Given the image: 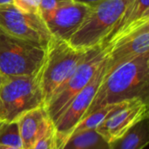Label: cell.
Returning a JSON list of instances; mask_svg holds the SVG:
<instances>
[{
    "instance_id": "obj_1",
    "label": "cell",
    "mask_w": 149,
    "mask_h": 149,
    "mask_svg": "<svg viewBox=\"0 0 149 149\" xmlns=\"http://www.w3.org/2000/svg\"><path fill=\"white\" fill-rule=\"evenodd\" d=\"M136 99L149 103V53L137 56L105 72L85 117L106 105Z\"/></svg>"
},
{
    "instance_id": "obj_2",
    "label": "cell",
    "mask_w": 149,
    "mask_h": 149,
    "mask_svg": "<svg viewBox=\"0 0 149 149\" xmlns=\"http://www.w3.org/2000/svg\"><path fill=\"white\" fill-rule=\"evenodd\" d=\"M86 52L74 48L67 41L52 38L42 64L35 74L43 93L45 104L72 73Z\"/></svg>"
},
{
    "instance_id": "obj_3",
    "label": "cell",
    "mask_w": 149,
    "mask_h": 149,
    "mask_svg": "<svg viewBox=\"0 0 149 149\" xmlns=\"http://www.w3.org/2000/svg\"><path fill=\"white\" fill-rule=\"evenodd\" d=\"M106 57L107 49L101 45L87 50L72 73L52 94L44 107L53 124L73 98L89 83Z\"/></svg>"
},
{
    "instance_id": "obj_4",
    "label": "cell",
    "mask_w": 149,
    "mask_h": 149,
    "mask_svg": "<svg viewBox=\"0 0 149 149\" xmlns=\"http://www.w3.org/2000/svg\"><path fill=\"white\" fill-rule=\"evenodd\" d=\"M45 105L34 76L3 77L0 83V122L17 120L23 113Z\"/></svg>"
},
{
    "instance_id": "obj_5",
    "label": "cell",
    "mask_w": 149,
    "mask_h": 149,
    "mask_svg": "<svg viewBox=\"0 0 149 149\" xmlns=\"http://www.w3.org/2000/svg\"><path fill=\"white\" fill-rule=\"evenodd\" d=\"M132 0H107L93 6L69 44L78 50L87 51L101 45Z\"/></svg>"
},
{
    "instance_id": "obj_6",
    "label": "cell",
    "mask_w": 149,
    "mask_h": 149,
    "mask_svg": "<svg viewBox=\"0 0 149 149\" xmlns=\"http://www.w3.org/2000/svg\"><path fill=\"white\" fill-rule=\"evenodd\" d=\"M46 48L13 37L0 29V75L34 76L38 71Z\"/></svg>"
},
{
    "instance_id": "obj_7",
    "label": "cell",
    "mask_w": 149,
    "mask_h": 149,
    "mask_svg": "<svg viewBox=\"0 0 149 149\" xmlns=\"http://www.w3.org/2000/svg\"><path fill=\"white\" fill-rule=\"evenodd\" d=\"M0 29L45 48L52 38L39 15L21 12L12 3L0 4Z\"/></svg>"
},
{
    "instance_id": "obj_8",
    "label": "cell",
    "mask_w": 149,
    "mask_h": 149,
    "mask_svg": "<svg viewBox=\"0 0 149 149\" xmlns=\"http://www.w3.org/2000/svg\"><path fill=\"white\" fill-rule=\"evenodd\" d=\"M106 62L107 57L89 83L73 98L62 115L54 123L55 129L63 142V145L65 144L74 127L85 117L88 108L90 107L105 75Z\"/></svg>"
},
{
    "instance_id": "obj_9",
    "label": "cell",
    "mask_w": 149,
    "mask_h": 149,
    "mask_svg": "<svg viewBox=\"0 0 149 149\" xmlns=\"http://www.w3.org/2000/svg\"><path fill=\"white\" fill-rule=\"evenodd\" d=\"M148 108L149 103L141 99L122 101L95 130L111 143L139 122L148 119Z\"/></svg>"
},
{
    "instance_id": "obj_10",
    "label": "cell",
    "mask_w": 149,
    "mask_h": 149,
    "mask_svg": "<svg viewBox=\"0 0 149 149\" xmlns=\"http://www.w3.org/2000/svg\"><path fill=\"white\" fill-rule=\"evenodd\" d=\"M106 49V72L137 56L149 53V22L120 36Z\"/></svg>"
},
{
    "instance_id": "obj_11",
    "label": "cell",
    "mask_w": 149,
    "mask_h": 149,
    "mask_svg": "<svg viewBox=\"0 0 149 149\" xmlns=\"http://www.w3.org/2000/svg\"><path fill=\"white\" fill-rule=\"evenodd\" d=\"M90 10L91 6L72 0L41 16V18L52 38L68 42L80 27Z\"/></svg>"
},
{
    "instance_id": "obj_12",
    "label": "cell",
    "mask_w": 149,
    "mask_h": 149,
    "mask_svg": "<svg viewBox=\"0 0 149 149\" xmlns=\"http://www.w3.org/2000/svg\"><path fill=\"white\" fill-rule=\"evenodd\" d=\"M23 149H30L54 127L44 106L23 113L17 120Z\"/></svg>"
},
{
    "instance_id": "obj_13",
    "label": "cell",
    "mask_w": 149,
    "mask_h": 149,
    "mask_svg": "<svg viewBox=\"0 0 149 149\" xmlns=\"http://www.w3.org/2000/svg\"><path fill=\"white\" fill-rule=\"evenodd\" d=\"M147 22H149V0H132L101 45L106 48L120 36Z\"/></svg>"
},
{
    "instance_id": "obj_14",
    "label": "cell",
    "mask_w": 149,
    "mask_h": 149,
    "mask_svg": "<svg viewBox=\"0 0 149 149\" xmlns=\"http://www.w3.org/2000/svg\"><path fill=\"white\" fill-rule=\"evenodd\" d=\"M149 142L148 119L144 120L120 138L109 143L110 149H144Z\"/></svg>"
},
{
    "instance_id": "obj_15",
    "label": "cell",
    "mask_w": 149,
    "mask_h": 149,
    "mask_svg": "<svg viewBox=\"0 0 149 149\" xmlns=\"http://www.w3.org/2000/svg\"><path fill=\"white\" fill-rule=\"evenodd\" d=\"M62 149H110V146L96 130H87L72 134Z\"/></svg>"
},
{
    "instance_id": "obj_16",
    "label": "cell",
    "mask_w": 149,
    "mask_h": 149,
    "mask_svg": "<svg viewBox=\"0 0 149 149\" xmlns=\"http://www.w3.org/2000/svg\"><path fill=\"white\" fill-rule=\"evenodd\" d=\"M120 104L119 103H114V104H108L104 107H101L100 108L93 111L92 113L89 115L86 116L84 119H82L77 126L74 127L73 131L71 134V136L72 134H78L79 132L83 131H87V130H95L102 122L103 120L115 109L118 107V106ZM70 136V137H71ZM69 137V138H70Z\"/></svg>"
},
{
    "instance_id": "obj_17",
    "label": "cell",
    "mask_w": 149,
    "mask_h": 149,
    "mask_svg": "<svg viewBox=\"0 0 149 149\" xmlns=\"http://www.w3.org/2000/svg\"><path fill=\"white\" fill-rule=\"evenodd\" d=\"M0 145L23 149L17 120L11 122H0Z\"/></svg>"
},
{
    "instance_id": "obj_18",
    "label": "cell",
    "mask_w": 149,
    "mask_h": 149,
    "mask_svg": "<svg viewBox=\"0 0 149 149\" xmlns=\"http://www.w3.org/2000/svg\"><path fill=\"white\" fill-rule=\"evenodd\" d=\"M63 146V142L61 141L55 127H53L30 149H62Z\"/></svg>"
},
{
    "instance_id": "obj_19",
    "label": "cell",
    "mask_w": 149,
    "mask_h": 149,
    "mask_svg": "<svg viewBox=\"0 0 149 149\" xmlns=\"http://www.w3.org/2000/svg\"><path fill=\"white\" fill-rule=\"evenodd\" d=\"M12 4L21 12L38 15L40 0H13Z\"/></svg>"
},
{
    "instance_id": "obj_20",
    "label": "cell",
    "mask_w": 149,
    "mask_h": 149,
    "mask_svg": "<svg viewBox=\"0 0 149 149\" xmlns=\"http://www.w3.org/2000/svg\"><path fill=\"white\" fill-rule=\"evenodd\" d=\"M71 1L72 0H40L38 15L41 17L46 13L53 11L54 10Z\"/></svg>"
},
{
    "instance_id": "obj_21",
    "label": "cell",
    "mask_w": 149,
    "mask_h": 149,
    "mask_svg": "<svg viewBox=\"0 0 149 149\" xmlns=\"http://www.w3.org/2000/svg\"><path fill=\"white\" fill-rule=\"evenodd\" d=\"M72 1L81 3H84V4H87L89 6H93L95 4H98V3H102V2L107 1V0H72Z\"/></svg>"
},
{
    "instance_id": "obj_22",
    "label": "cell",
    "mask_w": 149,
    "mask_h": 149,
    "mask_svg": "<svg viewBox=\"0 0 149 149\" xmlns=\"http://www.w3.org/2000/svg\"><path fill=\"white\" fill-rule=\"evenodd\" d=\"M0 149H22L15 147H10V146H6V145H0Z\"/></svg>"
},
{
    "instance_id": "obj_23",
    "label": "cell",
    "mask_w": 149,
    "mask_h": 149,
    "mask_svg": "<svg viewBox=\"0 0 149 149\" xmlns=\"http://www.w3.org/2000/svg\"><path fill=\"white\" fill-rule=\"evenodd\" d=\"M13 0H0V4H5V3H12Z\"/></svg>"
},
{
    "instance_id": "obj_24",
    "label": "cell",
    "mask_w": 149,
    "mask_h": 149,
    "mask_svg": "<svg viewBox=\"0 0 149 149\" xmlns=\"http://www.w3.org/2000/svg\"><path fill=\"white\" fill-rule=\"evenodd\" d=\"M2 82V77H1V75H0V83Z\"/></svg>"
}]
</instances>
